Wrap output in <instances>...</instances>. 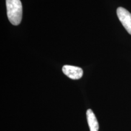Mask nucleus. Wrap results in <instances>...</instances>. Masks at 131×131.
I'll return each instance as SVG.
<instances>
[{
  "label": "nucleus",
  "instance_id": "f257e3e1",
  "mask_svg": "<svg viewBox=\"0 0 131 131\" xmlns=\"http://www.w3.org/2000/svg\"><path fill=\"white\" fill-rule=\"evenodd\" d=\"M7 15L11 24L17 26L22 19L23 7L20 0H6Z\"/></svg>",
  "mask_w": 131,
  "mask_h": 131
},
{
  "label": "nucleus",
  "instance_id": "f03ea898",
  "mask_svg": "<svg viewBox=\"0 0 131 131\" xmlns=\"http://www.w3.org/2000/svg\"><path fill=\"white\" fill-rule=\"evenodd\" d=\"M117 14L123 26L131 35V14L123 7H119L117 10Z\"/></svg>",
  "mask_w": 131,
  "mask_h": 131
},
{
  "label": "nucleus",
  "instance_id": "7ed1b4c3",
  "mask_svg": "<svg viewBox=\"0 0 131 131\" xmlns=\"http://www.w3.org/2000/svg\"><path fill=\"white\" fill-rule=\"evenodd\" d=\"M62 70L67 77L72 80L80 79L83 74V70L81 68L73 66L64 65Z\"/></svg>",
  "mask_w": 131,
  "mask_h": 131
},
{
  "label": "nucleus",
  "instance_id": "20e7f679",
  "mask_svg": "<svg viewBox=\"0 0 131 131\" xmlns=\"http://www.w3.org/2000/svg\"><path fill=\"white\" fill-rule=\"evenodd\" d=\"M86 117L90 131H98L99 124L94 113L91 109H88L87 111Z\"/></svg>",
  "mask_w": 131,
  "mask_h": 131
}]
</instances>
